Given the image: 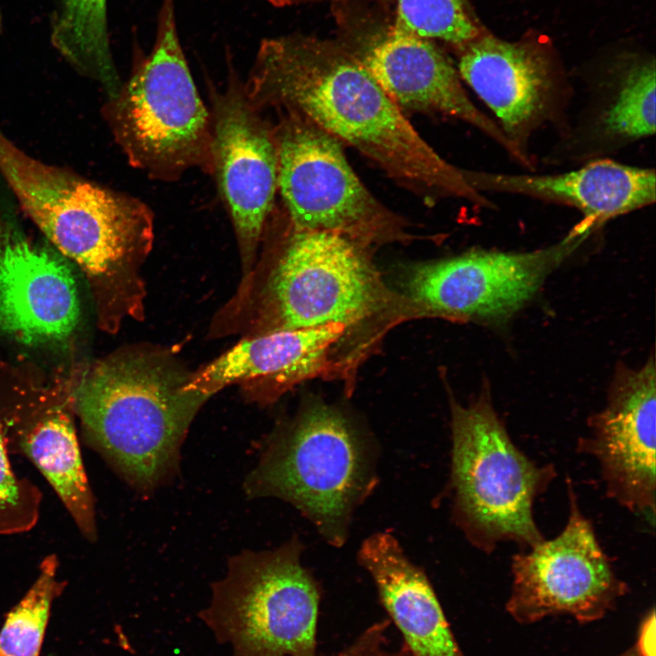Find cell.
<instances>
[{
  "label": "cell",
  "mask_w": 656,
  "mask_h": 656,
  "mask_svg": "<svg viewBox=\"0 0 656 656\" xmlns=\"http://www.w3.org/2000/svg\"><path fill=\"white\" fill-rule=\"evenodd\" d=\"M104 116L130 164L159 179L212 169V120L202 103L179 37L175 0H162L149 55L108 100Z\"/></svg>",
  "instance_id": "5"
},
{
  "label": "cell",
  "mask_w": 656,
  "mask_h": 656,
  "mask_svg": "<svg viewBox=\"0 0 656 656\" xmlns=\"http://www.w3.org/2000/svg\"><path fill=\"white\" fill-rule=\"evenodd\" d=\"M394 26L416 36L466 45L479 36L466 0H396Z\"/></svg>",
  "instance_id": "24"
},
{
  "label": "cell",
  "mask_w": 656,
  "mask_h": 656,
  "mask_svg": "<svg viewBox=\"0 0 656 656\" xmlns=\"http://www.w3.org/2000/svg\"><path fill=\"white\" fill-rule=\"evenodd\" d=\"M477 190L519 194L579 210L597 226L642 209L656 199L655 170L597 159L568 172L546 175L501 174L466 169Z\"/></svg>",
  "instance_id": "17"
},
{
  "label": "cell",
  "mask_w": 656,
  "mask_h": 656,
  "mask_svg": "<svg viewBox=\"0 0 656 656\" xmlns=\"http://www.w3.org/2000/svg\"><path fill=\"white\" fill-rule=\"evenodd\" d=\"M243 88L254 108L301 116L409 189L492 207L469 183L466 169L422 138L347 47L302 36L264 38Z\"/></svg>",
  "instance_id": "1"
},
{
  "label": "cell",
  "mask_w": 656,
  "mask_h": 656,
  "mask_svg": "<svg viewBox=\"0 0 656 656\" xmlns=\"http://www.w3.org/2000/svg\"><path fill=\"white\" fill-rule=\"evenodd\" d=\"M388 620L374 623L367 628L354 642L330 656H380L385 643V631Z\"/></svg>",
  "instance_id": "26"
},
{
  "label": "cell",
  "mask_w": 656,
  "mask_h": 656,
  "mask_svg": "<svg viewBox=\"0 0 656 656\" xmlns=\"http://www.w3.org/2000/svg\"><path fill=\"white\" fill-rule=\"evenodd\" d=\"M267 293L273 321L268 332L348 326L371 313L378 299L375 280L356 241L323 231L294 230Z\"/></svg>",
  "instance_id": "10"
},
{
  "label": "cell",
  "mask_w": 656,
  "mask_h": 656,
  "mask_svg": "<svg viewBox=\"0 0 656 656\" xmlns=\"http://www.w3.org/2000/svg\"><path fill=\"white\" fill-rule=\"evenodd\" d=\"M594 229L580 221L559 242L526 252L477 250L416 266L407 289L417 302L446 315L487 323L520 310Z\"/></svg>",
  "instance_id": "11"
},
{
  "label": "cell",
  "mask_w": 656,
  "mask_h": 656,
  "mask_svg": "<svg viewBox=\"0 0 656 656\" xmlns=\"http://www.w3.org/2000/svg\"><path fill=\"white\" fill-rule=\"evenodd\" d=\"M292 539L272 550L231 557L226 576L211 585L200 614L233 656H317V583Z\"/></svg>",
  "instance_id": "7"
},
{
  "label": "cell",
  "mask_w": 656,
  "mask_h": 656,
  "mask_svg": "<svg viewBox=\"0 0 656 656\" xmlns=\"http://www.w3.org/2000/svg\"><path fill=\"white\" fill-rule=\"evenodd\" d=\"M380 656H413L403 644L402 647L394 651H384Z\"/></svg>",
  "instance_id": "29"
},
{
  "label": "cell",
  "mask_w": 656,
  "mask_h": 656,
  "mask_svg": "<svg viewBox=\"0 0 656 656\" xmlns=\"http://www.w3.org/2000/svg\"><path fill=\"white\" fill-rule=\"evenodd\" d=\"M656 372L651 357L639 369H620L608 403L590 418L579 446L600 466L607 495L635 513H655Z\"/></svg>",
  "instance_id": "13"
},
{
  "label": "cell",
  "mask_w": 656,
  "mask_h": 656,
  "mask_svg": "<svg viewBox=\"0 0 656 656\" xmlns=\"http://www.w3.org/2000/svg\"><path fill=\"white\" fill-rule=\"evenodd\" d=\"M350 50L402 111L439 113L460 119L518 160L499 126L474 105L458 71L431 40L393 26Z\"/></svg>",
  "instance_id": "15"
},
{
  "label": "cell",
  "mask_w": 656,
  "mask_h": 656,
  "mask_svg": "<svg viewBox=\"0 0 656 656\" xmlns=\"http://www.w3.org/2000/svg\"><path fill=\"white\" fill-rule=\"evenodd\" d=\"M190 374L167 354L128 350L90 366L75 388L87 439L140 493L177 473L189 427L210 397L185 389Z\"/></svg>",
  "instance_id": "3"
},
{
  "label": "cell",
  "mask_w": 656,
  "mask_h": 656,
  "mask_svg": "<svg viewBox=\"0 0 656 656\" xmlns=\"http://www.w3.org/2000/svg\"><path fill=\"white\" fill-rule=\"evenodd\" d=\"M4 29V20H3V14L0 8V34L2 33Z\"/></svg>",
  "instance_id": "30"
},
{
  "label": "cell",
  "mask_w": 656,
  "mask_h": 656,
  "mask_svg": "<svg viewBox=\"0 0 656 656\" xmlns=\"http://www.w3.org/2000/svg\"><path fill=\"white\" fill-rule=\"evenodd\" d=\"M211 120L212 170L232 220L243 262L250 264L277 190L273 133L233 75L226 91L213 95Z\"/></svg>",
  "instance_id": "12"
},
{
  "label": "cell",
  "mask_w": 656,
  "mask_h": 656,
  "mask_svg": "<svg viewBox=\"0 0 656 656\" xmlns=\"http://www.w3.org/2000/svg\"><path fill=\"white\" fill-rule=\"evenodd\" d=\"M567 483L569 514L562 531L512 558L507 609L518 622L553 615L589 622L602 618L626 592Z\"/></svg>",
  "instance_id": "9"
},
{
  "label": "cell",
  "mask_w": 656,
  "mask_h": 656,
  "mask_svg": "<svg viewBox=\"0 0 656 656\" xmlns=\"http://www.w3.org/2000/svg\"><path fill=\"white\" fill-rule=\"evenodd\" d=\"M21 446L80 531L89 539L96 538L94 499L69 414L59 406L47 410L23 436Z\"/></svg>",
  "instance_id": "20"
},
{
  "label": "cell",
  "mask_w": 656,
  "mask_h": 656,
  "mask_svg": "<svg viewBox=\"0 0 656 656\" xmlns=\"http://www.w3.org/2000/svg\"><path fill=\"white\" fill-rule=\"evenodd\" d=\"M358 559L413 656H464L425 574L409 560L394 536L371 535L364 540Z\"/></svg>",
  "instance_id": "19"
},
{
  "label": "cell",
  "mask_w": 656,
  "mask_h": 656,
  "mask_svg": "<svg viewBox=\"0 0 656 656\" xmlns=\"http://www.w3.org/2000/svg\"><path fill=\"white\" fill-rule=\"evenodd\" d=\"M269 2L272 5L276 7H286L291 5H295L298 4H302L308 1H313V0H266Z\"/></svg>",
  "instance_id": "28"
},
{
  "label": "cell",
  "mask_w": 656,
  "mask_h": 656,
  "mask_svg": "<svg viewBox=\"0 0 656 656\" xmlns=\"http://www.w3.org/2000/svg\"><path fill=\"white\" fill-rule=\"evenodd\" d=\"M639 650L641 656H655V615L653 611L641 629Z\"/></svg>",
  "instance_id": "27"
},
{
  "label": "cell",
  "mask_w": 656,
  "mask_h": 656,
  "mask_svg": "<svg viewBox=\"0 0 656 656\" xmlns=\"http://www.w3.org/2000/svg\"><path fill=\"white\" fill-rule=\"evenodd\" d=\"M0 178L23 211L92 283L102 313L119 323L144 313L140 268L154 239L139 200L28 155L0 129Z\"/></svg>",
  "instance_id": "2"
},
{
  "label": "cell",
  "mask_w": 656,
  "mask_h": 656,
  "mask_svg": "<svg viewBox=\"0 0 656 656\" xmlns=\"http://www.w3.org/2000/svg\"><path fill=\"white\" fill-rule=\"evenodd\" d=\"M55 556L41 563L37 578L9 610L0 629V656H40L52 606L64 589Z\"/></svg>",
  "instance_id": "23"
},
{
  "label": "cell",
  "mask_w": 656,
  "mask_h": 656,
  "mask_svg": "<svg viewBox=\"0 0 656 656\" xmlns=\"http://www.w3.org/2000/svg\"><path fill=\"white\" fill-rule=\"evenodd\" d=\"M272 133L277 188L293 230L330 231L354 241L400 233L401 218L360 180L337 139L293 113Z\"/></svg>",
  "instance_id": "8"
},
{
  "label": "cell",
  "mask_w": 656,
  "mask_h": 656,
  "mask_svg": "<svg viewBox=\"0 0 656 656\" xmlns=\"http://www.w3.org/2000/svg\"><path fill=\"white\" fill-rule=\"evenodd\" d=\"M39 495L11 469L0 424V534L26 531L37 519Z\"/></svg>",
  "instance_id": "25"
},
{
  "label": "cell",
  "mask_w": 656,
  "mask_h": 656,
  "mask_svg": "<svg viewBox=\"0 0 656 656\" xmlns=\"http://www.w3.org/2000/svg\"><path fill=\"white\" fill-rule=\"evenodd\" d=\"M458 74L497 117L518 160L528 164L524 146L557 116L564 97L548 56L532 45L477 36L465 45Z\"/></svg>",
  "instance_id": "14"
},
{
  "label": "cell",
  "mask_w": 656,
  "mask_h": 656,
  "mask_svg": "<svg viewBox=\"0 0 656 656\" xmlns=\"http://www.w3.org/2000/svg\"><path fill=\"white\" fill-rule=\"evenodd\" d=\"M451 491L455 518L467 539L491 552L502 542L526 548L543 540L536 498L554 478L513 443L488 394L468 406L453 402Z\"/></svg>",
  "instance_id": "6"
},
{
  "label": "cell",
  "mask_w": 656,
  "mask_h": 656,
  "mask_svg": "<svg viewBox=\"0 0 656 656\" xmlns=\"http://www.w3.org/2000/svg\"><path fill=\"white\" fill-rule=\"evenodd\" d=\"M0 231V329L37 345L67 338L80 303L67 261L29 241L14 227Z\"/></svg>",
  "instance_id": "16"
},
{
  "label": "cell",
  "mask_w": 656,
  "mask_h": 656,
  "mask_svg": "<svg viewBox=\"0 0 656 656\" xmlns=\"http://www.w3.org/2000/svg\"><path fill=\"white\" fill-rule=\"evenodd\" d=\"M50 41L80 75L97 82L108 98L122 83L116 68L108 25V0H61L53 15Z\"/></svg>",
  "instance_id": "21"
},
{
  "label": "cell",
  "mask_w": 656,
  "mask_h": 656,
  "mask_svg": "<svg viewBox=\"0 0 656 656\" xmlns=\"http://www.w3.org/2000/svg\"><path fill=\"white\" fill-rule=\"evenodd\" d=\"M655 74L654 58L635 59L602 98L593 128L606 146H623L654 134Z\"/></svg>",
  "instance_id": "22"
},
{
  "label": "cell",
  "mask_w": 656,
  "mask_h": 656,
  "mask_svg": "<svg viewBox=\"0 0 656 656\" xmlns=\"http://www.w3.org/2000/svg\"><path fill=\"white\" fill-rule=\"evenodd\" d=\"M372 443L342 413L306 406L267 439L243 488L248 497L293 505L333 546L347 538L354 510L375 484Z\"/></svg>",
  "instance_id": "4"
},
{
  "label": "cell",
  "mask_w": 656,
  "mask_h": 656,
  "mask_svg": "<svg viewBox=\"0 0 656 656\" xmlns=\"http://www.w3.org/2000/svg\"><path fill=\"white\" fill-rule=\"evenodd\" d=\"M347 326L277 330L246 338L190 374L185 385L210 397L231 384L265 383L285 388L319 373Z\"/></svg>",
  "instance_id": "18"
}]
</instances>
